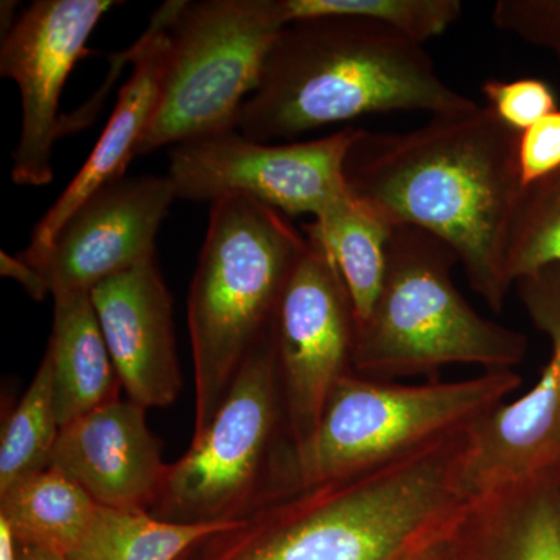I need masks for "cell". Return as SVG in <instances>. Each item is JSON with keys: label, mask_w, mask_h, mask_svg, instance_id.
Returning <instances> with one entry per match:
<instances>
[{"label": "cell", "mask_w": 560, "mask_h": 560, "mask_svg": "<svg viewBox=\"0 0 560 560\" xmlns=\"http://www.w3.org/2000/svg\"><path fill=\"white\" fill-rule=\"evenodd\" d=\"M518 138L489 106L431 116L407 132L361 130L345 161L350 197L389 228L447 243L471 289L501 312L508 242L523 194Z\"/></svg>", "instance_id": "obj_1"}, {"label": "cell", "mask_w": 560, "mask_h": 560, "mask_svg": "<svg viewBox=\"0 0 560 560\" xmlns=\"http://www.w3.org/2000/svg\"><path fill=\"white\" fill-rule=\"evenodd\" d=\"M466 430L385 466L272 493L201 541L206 560H418L452 536Z\"/></svg>", "instance_id": "obj_2"}, {"label": "cell", "mask_w": 560, "mask_h": 560, "mask_svg": "<svg viewBox=\"0 0 560 560\" xmlns=\"http://www.w3.org/2000/svg\"><path fill=\"white\" fill-rule=\"evenodd\" d=\"M477 105L441 79L422 44L381 22L308 18L276 36L237 131L272 143L368 114L441 116Z\"/></svg>", "instance_id": "obj_3"}, {"label": "cell", "mask_w": 560, "mask_h": 560, "mask_svg": "<svg viewBox=\"0 0 560 560\" xmlns=\"http://www.w3.org/2000/svg\"><path fill=\"white\" fill-rule=\"evenodd\" d=\"M305 245L304 231L264 202L243 195L210 202L187 302L195 371L191 440L208 429L246 357L270 329Z\"/></svg>", "instance_id": "obj_4"}, {"label": "cell", "mask_w": 560, "mask_h": 560, "mask_svg": "<svg viewBox=\"0 0 560 560\" xmlns=\"http://www.w3.org/2000/svg\"><path fill=\"white\" fill-rule=\"evenodd\" d=\"M458 257L411 226L390 230L388 265L370 318L353 335L350 370L363 377L436 375L451 364L512 371L525 359L521 331L482 318L452 280Z\"/></svg>", "instance_id": "obj_5"}, {"label": "cell", "mask_w": 560, "mask_h": 560, "mask_svg": "<svg viewBox=\"0 0 560 560\" xmlns=\"http://www.w3.org/2000/svg\"><path fill=\"white\" fill-rule=\"evenodd\" d=\"M514 371H485L459 382L400 385L342 375L318 427L300 447L276 455L268 495L377 469L466 430L521 388Z\"/></svg>", "instance_id": "obj_6"}, {"label": "cell", "mask_w": 560, "mask_h": 560, "mask_svg": "<svg viewBox=\"0 0 560 560\" xmlns=\"http://www.w3.org/2000/svg\"><path fill=\"white\" fill-rule=\"evenodd\" d=\"M285 25L280 0L179 2L160 101L136 158L237 130Z\"/></svg>", "instance_id": "obj_7"}, {"label": "cell", "mask_w": 560, "mask_h": 560, "mask_svg": "<svg viewBox=\"0 0 560 560\" xmlns=\"http://www.w3.org/2000/svg\"><path fill=\"white\" fill-rule=\"evenodd\" d=\"M282 425L285 411L271 324L208 429L171 464L151 514L178 523L243 517L267 497L276 455L285 444L279 442Z\"/></svg>", "instance_id": "obj_8"}, {"label": "cell", "mask_w": 560, "mask_h": 560, "mask_svg": "<svg viewBox=\"0 0 560 560\" xmlns=\"http://www.w3.org/2000/svg\"><path fill=\"white\" fill-rule=\"evenodd\" d=\"M359 131L291 143L254 142L237 130L190 140L171 147L167 178L180 200L243 195L290 219L318 220L349 197L345 161Z\"/></svg>", "instance_id": "obj_9"}, {"label": "cell", "mask_w": 560, "mask_h": 560, "mask_svg": "<svg viewBox=\"0 0 560 560\" xmlns=\"http://www.w3.org/2000/svg\"><path fill=\"white\" fill-rule=\"evenodd\" d=\"M302 230L307 245L272 319L291 448L311 438L335 385L352 371L355 335L352 304L334 257L311 223Z\"/></svg>", "instance_id": "obj_10"}, {"label": "cell", "mask_w": 560, "mask_h": 560, "mask_svg": "<svg viewBox=\"0 0 560 560\" xmlns=\"http://www.w3.org/2000/svg\"><path fill=\"white\" fill-rule=\"evenodd\" d=\"M514 285L529 319L550 340L551 355L525 396L503 401L467 429L458 460V489L467 501L560 469V267Z\"/></svg>", "instance_id": "obj_11"}, {"label": "cell", "mask_w": 560, "mask_h": 560, "mask_svg": "<svg viewBox=\"0 0 560 560\" xmlns=\"http://www.w3.org/2000/svg\"><path fill=\"white\" fill-rule=\"evenodd\" d=\"M114 5L110 0H36L3 33L0 73L21 92V135L11 168L18 186L43 187L54 179L62 88Z\"/></svg>", "instance_id": "obj_12"}, {"label": "cell", "mask_w": 560, "mask_h": 560, "mask_svg": "<svg viewBox=\"0 0 560 560\" xmlns=\"http://www.w3.org/2000/svg\"><path fill=\"white\" fill-rule=\"evenodd\" d=\"M173 200L167 176L114 180L69 217L47 250L25 261L47 280L54 301L91 294L110 276L156 259L158 232Z\"/></svg>", "instance_id": "obj_13"}, {"label": "cell", "mask_w": 560, "mask_h": 560, "mask_svg": "<svg viewBox=\"0 0 560 560\" xmlns=\"http://www.w3.org/2000/svg\"><path fill=\"white\" fill-rule=\"evenodd\" d=\"M91 300L128 399L143 408L175 404L183 372L171 291L156 259L103 280Z\"/></svg>", "instance_id": "obj_14"}, {"label": "cell", "mask_w": 560, "mask_h": 560, "mask_svg": "<svg viewBox=\"0 0 560 560\" xmlns=\"http://www.w3.org/2000/svg\"><path fill=\"white\" fill-rule=\"evenodd\" d=\"M147 408L114 400L61 427L50 466L65 471L94 499L117 510L151 511L171 464L147 423Z\"/></svg>", "instance_id": "obj_15"}, {"label": "cell", "mask_w": 560, "mask_h": 560, "mask_svg": "<svg viewBox=\"0 0 560 560\" xmlns=\"http://www.w3.org/2000/svg\"><path fill=\"white\" fill-rule=\"evenodd\" d=\"M178 5L179 0L162 5L149 28L128 51V60L135 69L131 79L121 88L119 102L110 114L108 125L75 178L70 180L60 198L36 224L31 243L20 254L21 259L28 261L39 257L49 248L62 224L88 198L114 180L125 178V171L135 160L140 140L160 101L167 60L168 28Z\"/></svg>", "instance_id": "obj_16"}, {"label": "cell", "mask_w": 560, "mask_h": 560, "mask_svg": "<svg viewBox=\"0 0 560 560\" xmlns=\"http://www.w3.org/2000/svg\"><path fill=\"white\" fill-rule=\"evenodd\" d=\"M451 560H560V469L469 500Z\"/></svg>", "instance_id": "obj_17"}, {"label": "cell", "mask_w": 560, "mask_h": 560, "mask_svg": "<svg viewBox=\"0 0 560 560\" xmlns=\"http://www.w3.org/2000/svg\"><path fill=\"white\" fill-rule=\"evenodd\" d=\"M54 302V329L46 353L54 375L55 411L65 427L119 400L121 383L91 294Z\"/></svg>", "instance_id": "obj_18"}, {"label": "cell", "mask_w": 560, "mask_h": 560, "mask_svg": "<svg viewBox=\"0 0 560 560\" xmlns=\"http://www.w3.org/2000/svg\"><path fill=\"white\" fill-rule=\"evenodd\" d=\"M98 506L79 482L54 466L25 475L0 492V517L10 523L18 541L66 558L90 529Z\"/></svg>", "instance_id": "obj_19"}, {"label": "cell", "mask_w": 560, "mask_h": 560, "mask_svg": "<svg viewBox=\"0 0 560 560\" xmlns=\"http://www.w3.org/2000/svg\"><path fill=\"white\" fill-rule=\"evenodd\" d=\"M230 521L178 523L150 511L98 506L90 529L69 560H180L202 540L230 528Z\"/></svg>", "instance_id": "obj_20"}, {"label": "cell", "mask_w": 560, "mask_h": 560, "mask_svg": "<svg viewBox=\"0 0 560 560\" xmlns=\"http://www.w3.org/2000/svg\"><path fill=\"white\" fill-rule=\"evenodd\" d=\"M340 271L352 304L355 327L370 318L388 265L390 230L385 221L352 197L311 221Z\"/></svg>", "instance_id": "obj_21"}, {"label": "cell", "mask_w": 560, "mask_h": 560, "mask_svg": "<svg viewBox=\"0 0 560 560\" xmlns=\"http://www.w3.org/2000/svg\"><path fill=\"white\" fill-rule=\"evenodd\" d=\"M54 401V375L44 353L35 377L3 420L0 434V492L25 475L50 466L60 436Z\"/></svg>", "instance_id": "obj_22"}, {"label": "cell", "mask_w": 560, "mask_h": 560, "mask_svg": "<svg viewBox=\"0 0 560 560\" xmlns=\"http://www.w3.org/2000/svg\"><path fill=\"white\" fill-rule=\"evenodd\" d=\"M287 25L319 16L381 22L423 44L444 35L463 14L459 0H280Z\"/></svg>", "instance_id": "obj_23"}, {"label": "cell", "mask_w": 560, "mask_h": 560, "mask_svg": "<svg viewBox=\"0 0 560 560\" xmlns=\"http://www.w3.org/2000/svg\"><path fill=\"white\" fill-rule=\"evenodd\" d=\"M560 267V176L523 190L508 242L506 275L515 280Z\"/></svg>", "instance_id": "obj_24"}, {"label": "cell", "mask_w": 560, "mask_h": 560, "mask_svg": "<svg viewBox=\"0 0 560 560\" xmlns=\"http://www.w3.org/2000/svg\"><path fill=\"white\" fill-rule=\"evenodd\" d=\"M489 108L512 130L523 132L558 108V98L547 81L539 79L497 80L482 83Z\"/></svg>", "instance_id": "obj_25"}, {"label": "cell", "mask_w": 560, "mask_h": 560, "mask_svg": "<svg viewBox=\"0 0 560 560\" xmlns=\"http://www.w3.org/2000/svg\"><path fill=\"white\" fill-rule=\"evenodd\" d=\"M492 22L500 31L550 50L560 61V0H499Z\"/></svg>", "instance_id": "obj_26"}, {"label": "cell", "mask_w": 560, "mask_h": 560, "mask_svg": "<svg viewBox=\"0 0 560 560\" xmlns=\"http://www.w3.org/2000/svg\"><path fill=\"white\" fill-rule=\"evenodd\" d=\"M517 158L523 189L560 172V109L521 132Z\"/></svg>", "instance_id": "obj_27"}, {"label": "cell", "mask_w": 560, "mask_h": 560, "mask_svg": "<svg viewBox=\"0 0 560 560\" xmlns=\"http://www.w3.org/2000/svg\"><path fill=\"white\" fill-rule=\"evenodd\" d=\"M0 272L3 278L16 280L32 300L44 301L51 294L49 283L44 276L20 256L14 257L5 250H0Z\"/></svg>", "instance_id": "obj_28"}, {"label": "cell", "mask_w": 560, "mask_h": 560, "mask_svg": "<svg viewBox=\"0 0 560 560\" xmlns=\"http://www.w3.org/2000/svg\"><path fill=\"white\" fill-rule=\"evenodd\" d=\"M0 560H20V544L3 517H0Z\"/></svg>", "instance_id": "obj_29"}, {"label": "cell", "mask_w": 560, "mask_h": 560, "mask_svg": "<svg viewBox=\"0 0 560 560\" xmlns=\"http://www.w3.org/2000/svg\"><path fill=\"white\" fill-rule=\"evenodd\" d=\"M20 544V541H18ZM20 560H69L65 555L44 548L32 547V545L20 544Z\"/></svg>", "instance_id": "obj_30"}, {"label": "cell", "mask_w": 560, "mask_h": 560, "mask_svg": "<svg viewBox=\"0 0 560 560\" xmlns=\"http://www.w3.org/2000/svg\"><path fill=\"white\" fill-rule=\"evenodd\" d=\"M451 539L452 536L440 541L436 547L431 548V550L427 551L425 555L418 560H451Z\"/></svg>", "instance_id": "obj_31"}, {"label": "cell", "mask_w": 560, "mask_h": 560, "mask_svg": "<svg viewBox=\"0 0 560 560\" xmlns=\"http://www.w3.org/2000/svg\"><path fill=\"white\" fill-rule=\"evenodd\" d=\"M556 175H559V176H560V172H559V173H556ZM552 176H555V175H552Z\"/></svg>", "instance_id": "obj_32"}]
</instances>
